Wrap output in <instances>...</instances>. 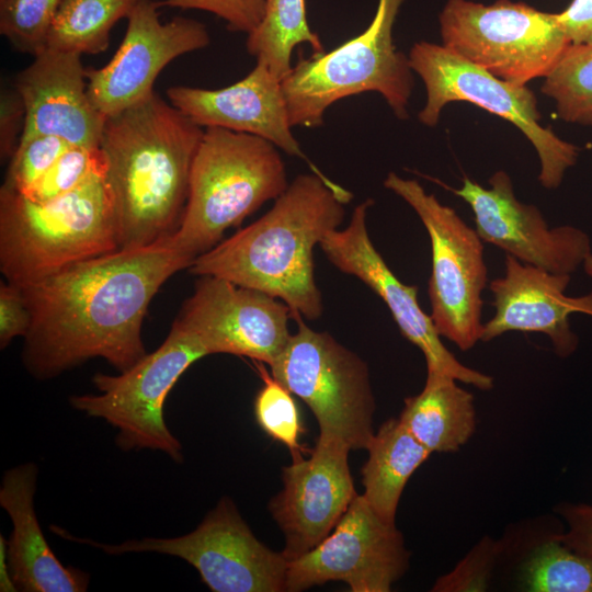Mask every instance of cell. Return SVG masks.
Instances as JSON below:
<instances>
[{
  "instance_id": "obj_31",
  "label": "cell",
  "mask_w": 592,
  "mask_h": 592,
  "mask_svg": "<svg viewBox=\"0 0 592 592\" xmlns=\"http://www.w3.org/2000/svg\"><path fill=\"white\" fill-rule=\"evenodd\" d=\"M62 0H0V33L11 46L33 57L44 50Z\"/></svg>"
},
{
  "instance_id": "obj_36",
  "label": "cell",
  "mask_w": 592,
  "mask_h": 592,
  "mask_svg": "<svg viewBox=\"0 0 592 592\" xmlns=\"http://www.w3.org/2000/svg\"><path fill=\"white\" fill-rule=\"evenodd\" d=\"M556 511L567 528L554 536L574 551L592 558V504L561 503Z\"/></svg>"
},
{
  "instance_id": "obj_32",
  "label": "cell",
  "mask_w": 592,
  "mask_h": 592,
  "mask_svg": "<svg viewBox=\"0 0 592 592\" xmlns=\"http://www.w3.org/2000/svg\"><path fill=\"white\" fill-rule=\"evenodd\" d=\"M71 145L52 135H35L21 139L10 159L2 184L8 190L23 193L35 183Z\"/></svg>"
},
{
  "instance_id": "obj_6",
  "label": "cell",
  "mask_w": 592,
  "mask_h": 592,
  "mask_svg": "<svg viewBox=\"0 0 592 592\" xmlns=\"http://www.w3.org/2000/svg\"><path fill=\"white\" fill-rule=\"evenodd\" d=\"M403 1L378 0L371 24L358 36L329 53L299 57L282 80L292 127H319L330 105L364 92L380 93L398 118L408 117L413 70L392 42V27Z\"/></svg>"
},
{
  "instance_id": "obj_28",
  "label": "cell",
  "mask_w": 592,
  "mask_h": 592,
  "mask_svg": "<svg viewBox=\"0 0 592 592\" xmlns=\"http://www.w3.org/2000/svg\"><path fill=\"white\" fill-rule=\"evenodd\" d=\"M542 92L569 123L592 125V43L570 45L545 77Z\"/></svg>"
},
{
  "instance_id": "obj_35",
  "label": "cell",
  "mask_w": 592,
  "mask_h": 592,
  "mask_svg": "<svg viewBox=\"0 0 592 592\" xmlns=\"http://www.w3.org/2000/svg\"><path fill=\"white\" fill-rule=\"evenodd\" d=\"M31 325V314L18 285L1 282L0 285V348L4 349L16 337H25Z\"/></svg>"
},
{
  "instance_id": "obj_16",
  "label": "cell",
  "mask_w": 592,
  "mask_h": 592,
  "mask_svg": "<svg viewBox=\"0 0 592 592\" xmlns=\"http://www.w3.org/2000/svg\"><path fill=\"white\" fill-rule=\"evenodd\" d=\"M159 8L153 0L139 1L127 16L124 38L112 59L102 68H87L88 94L105 117L149 98L168 64L210 42L200 21L174 16L161 22Z\"/></svg>"
},
{
  "instance_id": "obj_1",
  "label": "cell",
  "mask_w": 592,
  "mask_h": 592,
  "mask_svg": "<svg viewBox=\"0 0 592 592\" xmlns=\"http://www.w3.org/2000/svg\"><path fill=\"white\" fill-rule=\"evenodd\" d=\"M190 265L169 236L22 286L31 314L22 349L25 368L48 379L101 357L118 372L127 371L147 354L141 326L151 299L169 277Z\"/></svg>"
},
{
  "instance_id": "obj_9",
  "label": "cell",
  "mask_w": 592,
  "mask_h": 592,
  "mask_svg": "<svg viewBox=\"0 0 592 592\" xmlns=\"http://www.w3.org/2000/svg\"><path fill=\"white\" fill-rule=\"evenodd\" d=\"M295 321L297 331L270 365L271 374L308 406L319 434L366 449L376 409L366 362L303 317Z\"/></svg>"
},
{
  "instance_id": "obj_38",
  "label": "cell",
  "mask_w": 592,
  "mask_h": 592,
  "mask_svg": "<svg viewBox=\"0 0 592 592\" xmlns=\"http://www.w3.org/2000/svg\"><path fill=\"white\" fill-rule=\"evenodd\" d=\"M558 16L571 45L592 43V0H572Z\"/></svg>"
},
{
  "instance_id": "obj_2",
  "label": "cell",
  "mask_w": 592,
  "mask_h": 592,
  "mask_svg": "<svg viewBox=\"0 0 592 592\" xmlns=\"http://www.w3.org/2000/svg\"><path fill=\"white\" fill-rule=\"evenodd\" d=\"M352 194L320 171L299 174L262 217L197 257L187 269L284 301L293 319L323 311L314 249L344 219Z\"/></svg>"
},
{
  "instance_id": "obj_11",
  "label": "cell",
  "mask_w": 592,
  "mask_h": 592,
  "mask_svg": "<svg viewBox=\"0 0 592 592\" xmlns=\"http://www.w3.org/2000/svg\"><path fill=\"white\" fill-rule=\"evenodd\" d=\"M384 185L414 209L429 234L432 272L428 293L439 334L462 351L470 350L480 341L483 328L482 292L488 277L482 239L418 181L389 172Z\"/></svg>"
},
{
  "instance_id": "obj_39",
  "label": "cell",
  "mask_w": 592,
  "mask_h": 592,
  "mask_svg": "<svg viewBox=\"0 0 592 592\" xmlns=\"http://www.w3.org/2000/svg\"><path fill=\"white\" fill-rule=\"evenodd\" d=\"M0 591L1 592H15L18 591L8 563V553H7V539L1 535L0 536Z\"/></svg>"
},
{
  "instance_id": "obj_24",
  "label": "cell",
  "mask_w": 592,
  "mask_h": 592,
  "mask_svg": "<svg viewBox=\"0 0 592 592\" xmlns=\"http://www.w3.org/2000/svg\"><path fill=\"white\" fill-rule=\"evenodd\" d=\"M362 467L363 497L387 522L395 523L403 489L432 454L400 422L388 419L375 432Z\"/></svg>"
},
{
  "instance_id": "obj_13",
  "label": "cell",
  "mask_w": 592,
  "mask_h": 592,
  "mask_svg": "<svg viewBox=\"0 0 592 592\" xmlns=\"http://www.w3.org/2000/svg\"><path fill=\"white\" fill-rule=\"evenodd\" d=\"M409 565L410 553L396 523L385 521L356 494L332 532L288 562L285 591L343 581L352 592H388Z\"/></svg>"
},
{
  "instance_id": "obj_10",
  "label": "cell",
  "mask_w": 592,
  "mask_h": 592,
  "mask_svg": "<svg viewBox=\"0 0 592 592\" xmlns=\"http://www.w3.org/2000/svg\"><path fill=\"white\" fill-rule=\"evenodd\" d=\"M411 69L423 80L426 102L419 121L433 127L451 102H469L519 127L535 147L540 161L538 180L557 189L579 148L539 124L536 95L526 86L504 81L443 45L415 43L409 54Z\"/></svg>"
},
{
  "instance_id": "obj_3",
  "label": "cell",
  "mask_w": 592,
  "mask_h": 592,
  "mask_svg": "<svg viewBox=\"0 0 592 592\" xmlns=\"http://www.w3.org/2000/svg\"><path fill=\"white\" fill-rule=\"evenodd\" d=\"M204 129L157 93L111 116L100 148L106 161L119 249L173 235L185 209Z\"/></svg>"
},
{
  "instance_id": "obj_5",
  "label": "cell",
  "mask_w": 592,
  "mask_h": 592,
  "mask_svg": "<svg viewBox=\"0 0 592 592\" xmlns=\"http://www.w3.org/2000/svg\"><path fill=\"white\" fill-rule=\"evenodd\" d=\"M277 147L247 133L207 127L193 159L182 220L170 236L192 262L287 189Z\"/></svg>"
},
{
  "instance_id": "obj_25",
  "label": "cell",
  "mask_w": 592,
  "mask_h": 592,
  "mask_svg": "<svg viewBox=\"0 0 592 592\" xmlns=\"http://www.w3.org/2000/svg\"><path fill=\"white\" fill-rule=\"evenodd\" d=\"M309 44L314 54L325 52L319 36L308 25L306 0H266L261 23L248 34L247 49L280 80L292 70L294 47Z\"/></svg>"
},
{
  "instance_id": "obj_21",
  "label": "cell",
  "mask_w": 592,
  "mask_h": 592,
  "mask_svg": "<svg viewBox=\"0 0 592 592\" xmlns=\"http://www.w3.org/2000/svg\"><path fill=\"white\" fill-rule=\"evenodd\" d=\"M169 102L201 127H220L262 137L291 156L306 158L292 133L282 80L257 62L241 80L209 90L175 86Z\"/></svg>"
},
{
  "instance_id": "obj_26",
  "label": "cell",
  "mask_w": 592,
  "mask_h": 592,
  "mask_svg": "<svg viewBox=\"0 0 592 592\" xmlns=\"http://www.w3.org/2000/svg\"><path fill=\"white\" fill-rule=\"evenodd\" d=\"M141 0H62L50 25L46 47L99 54L110 44L113 26L127 19Z\"/></svg>"
},
{
  "instance_id": "obj_29",
  "label": "cell",
  "mask_w": 592,
  "mask_h": 592,
  "mask_svg": "<svg viewBox=\"0 0 592 592\" xmlns=\"http://www.w3.org/2000/svg\"><path fill=\"white\" fill-rule=\"evenodd\" d=\"M255 362L263 386L254 399V417L259 426L273 440L291 451L292 458L303 455L299 437L304 432L293 394L265 368Z\"/></svg>"
},
{
  "instance_id": "obj_12",
  "label": "cell",
  "mask_w": 592,
  "mask_h": 592,
  "mask_svg": "<svg viewBox=\"0 0 592 592\" xmlns=\"http://www.w3.org/2000/svg\"><path fill=\"white\" fill-rule=\"evenodd\" d=\"M50 530L64 539L109 555L158 553L179 557L197 570L213 592L285 591L288 561L282 551L272 550L255 537L228 497H223L194 531L178 537L105 544L71 535L60 526L52 525Z\"/></svg>"
},
{
  "instance_id": "obj_22",
  "label": "cell",
  "mask_w": 592,
  "mask_h": 592,
  "mask_svg": "<svg viewBox=\"0 0 592 592\" xmlns=\"http://www.w3.org/2000/svg\"><path fill=\"white\" fill-rule=\"evenodd\" d=\"M38 467L25 463L8 469L0 487V504L10 516L8 563L18 591L84 592L88 572L65 566L50 549L38 523L34 494Z\"/></svg>"
},
{
  "instance_id": "obj_23",
  "label": "cell",
  "mask_w": 592,
  "mask_h": 592,
  "mask_svg": "<svg viewBox=\"0 0 592 592\" xmlns=\"http://www.w3.org/2000/svg\"><path fill=\"white\" fill-rule=\"evenodd\" d=\"M457 382L449 375L426 373L423 389L405 399L398 419L431 453L459 449L476 430L474 396Z\"/></svg>"
},
{
  "instance_id": "obj_33",
  "label": "cell",
  "mask_w": 592,
  "mask_h": 592,
  "mask_svg": "<svg viewBox=\"0 0 592 592\" xmlns=\"http://www.w3.org/2000/svg\"><path fill=\"white\" fill-rule=\"evenodd\" d=\"M159 7L202 10L217 15L232 32L251 33L261 23L266 0H153Z\"/></svg>"
},
{
  "instance_id": "obj_19",
  "label": "cell",
  "mask_w": 592,
  "mask_h": 592,
  "mask_svg": "<svg viewBox=\"0 0 592 592\" xmlns=\"http://www.w3.org/2000/svg\"><path fill=\"white\" fill-rule=\"evenodd\" d=\"M13 87L25 107L21 139L52 135L71 146H100L106 117L88 94L80 54L46 47L15 77Z\"/></svg>"
},
{
  "instance_id": "obj_34",
  "label": "cell",
  "mask_w": 592,
  "mask_h": 592,
  "mask_svg": "<svg viewBox=\"0 0 592 592\" xmlns=\"http://www.w3.org/2000/svg\"><path fill=\"white\" fill-rule=\"evenodd\" d=\"M497 543H480L456 569L436 580L433 591L483 590L493 567Z\"/></svg>"
},
{
  "instance_id": "obj_7",
  "label": "cell",
  "mask_w": 592,
  "mask_h": 592,
  "mask_svg": "<svg viewBox=\"0 0 592 592\" xmlns=\"http://www.w3.org/2000/svg\"><path fill=\"white\" fill-rule=\"evenodd\" d=\"M439 21L443 46L520 86L545 78L571 45L558 13L524 2L448 0Z\"/></svg>"
},
{
  "instance_id": "obj_27",
  "label": "cell",
  "mask_w": 592,
  "mask_h": 592,
  "mask_svg": "<svg viewBox=\"0 0 592 592\" xmlns=\"http://www.w3.org/2000/svg\"><path fill=\"white\" fill-rule=\"evenodd\" d=\"M520 583L532 592H592V558L553 536L523 562Z\"/></svg>"
},
{
  "instance_id": "obj_18",
  "label": "cell",
  "mask_w": 592,
  "mask_h": 592,
  "mask_svg": "<svg viewBox=\"0 0 592 592\" xmlns=\"http://www.w3.org/2000/svg\"><path fill=\"white\" fill-rule=\"evenodd\" d=\"M350 451L344 442L319 434L308 458L293 457L283 467V488L269 511L283 532L282 554L288 562L326 538L356 497Z\"/></svg>"
},
{
  "instance_id": "obj_30",
  "label": "cell",
  "mask_w": 592,
  "mask_h": 592,
  "mask_svg": "<svg viewBox=\"0 0 592 592\" xmlns=\"http://www.w3.org/2000/svg\"><path fill=\"white\" fill-rule=\"evenodd\" d=\"M101 175H106V161L100 146H70L35 183L20 194L34 202H48Z\"/></svg>"
},
{
  "instance_id": "obj_15",
  "label": "cell",
  "mask_w": 592,
  "mask_h": 592,
  "mask_svg": "<svg viewBox=\"0 0 592 592\" xmlns=\"http://www.w3.org/2000/svg\"><path fill=\"white\" fill-rule=\"evenodd\" d=\"M372 204V200L358 204L345 228L325 236L319 243L323 253L339 271L356 276L383 299L402 335L423 353L426 373L449 375L481 390L491 389V376L465 366L446 349L431 315L418 301V287L403 284L376 250L366 225Z\"/></svg>"
},
{
  "instance_id": "obj_40",
  "label": "cell",
  "mask_w": 592,
  "mask_h": 592,
  "mask_svg": "<svg viewBox=\"0 0 592 592\" xmlns=\"http://www.w3.org/2000/svg\"><path fill=\"white\" fill-rule=\"evenodd\" d=\"M583 269L585 273L592 277V252L585 258Z\"/></svg>"
},
{
  "instance_id": "obj_37",
  "label": "cell",
  "mask_w": 592,
  "mask_h": 592,
  "mask_svg": "<svg viewBox=\"0 0 592 592\" xmlns=\"http://www.w3.org/2000/svg\"><path fill=\"white\" fill-rule=\"evenodd\" d=\"M25 124L23 101L12 86L1 90L0 96V156L11 159L15 152Z\"/></svg>"
},
{
  "instance_id": "obj_20",
  "label": "cell",
  "mask_w": 592,
  "mask_h": 592,
  "mask_svg": "<svg viewBox=\"0 0 592 592\" xmlns=\"http://www.w3.org/2000/svg\"><path fill=\"white\" fill-rule=\"evenodd\" d=\"M505 273L490 283L493 317L483 323L480 341L488 342L510 331L546 334L559 357L570 356L579 339L571 330L569 316H592V291L569 297L565 291L571 275L555 274L520 262L505 254Z\"/></svg>"
},
{
  "instance_id": "obj_17",
  "label": "cell",
  "mask_w": 592,
  "mask_h": 592,
  "mask_svg": "<svg viewBox=\"0 0 592 592\" xmlns=\"http://www.w3.org/2000/svg\"><path fill=\"white\" fill-rule=\"evenodd\" d=\"M444 187L469 204L482 241L522 263L571 275L592 252L587 232L569 225L549 228L536 206L520 202L504 171L489 179L488 189L468 178L458 189Z\"/></svg>"
},
{
  "instance_id": "obj_4",
  "label": "cell",
  "mask_w": 592,
  "mask_h": 592,
  "mask_svg": "<svg viewBox=\"0 0 592 592\" xmlns=\"http://www.w3.org/2000/svg\"><path fill=\"white\" fill-rule=\"evenodd\" d=\"M119 249L106 175L48 202L0 189V270L20 287Z\"/></svg>"
},
{
  "instance_id": "obj_8",
  "label": "cell",
  "mask_w": 592,
  "mask_h": 592,
  "mask_svg": "<svg viewBox=\"0 0 592 592\" xmlns=\"http://www.w3.org/2000/svg\"><path fill=\"white\" fill-rule=\"evenodd\" d=\"M206 355L200 340L174 320L158 349L118 375L96 373L92 383L99 394L72 396L69 402L111 424L118 448L159 451L180 464L183 448L166 424L164 401L182 374Z\"/></svg>"
},
{
  "instance_id": "obj_14",
  "label": "cell",
  "mask_w": 592,
  "mask_h": 592,
  "mask_svg": "<svg viewBox=\"0 0 592 592\" xmlns=\"http://www.w3.org/2000/svg\"><path fill=\"white\" fill-rule=\"evenodd\" d=\"M175 318L208 355L246 356L269 366L287 345L291 308L263 292L212 275L197 276Z\"/></svg>"
}]
</instances>
